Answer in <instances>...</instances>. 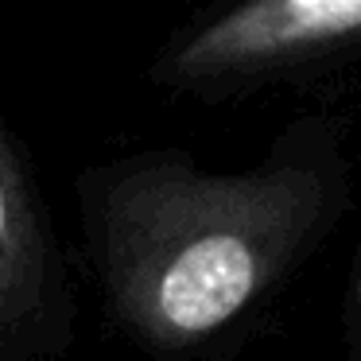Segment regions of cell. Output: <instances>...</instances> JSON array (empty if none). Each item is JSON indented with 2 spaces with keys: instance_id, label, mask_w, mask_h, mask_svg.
<instances>
[{
  "instance_id": "cell-1",
  "label": "cell",
  "mask_w": 361,
  "mask_h": 361,
  "mask_svg": "<svg viewBox=\"0 0 361 361\" xmlns=\"http://www.w3.org/2000/svg\"><path fill=\"white\" fill-rule=\"evenodd\" d=\"M82 214L113 322L183 357L280 288L322 226L326 175L307 159L202 171L183 152H144L86 171Z\"/></svg>"
},
{
  "instance_id": "cell-2",
  "label": "cell",
  "mask_w": 361,
  "mask_h": 361,
  "mask_svg": "<svg viewBox=\"0 0 361 361\" xmlns=\"http://www.w3.org/2000/svg\"><path fill=\"white\" fill-rule=\"evenodd\" d=\"M361 39V0H252L198 24L156 59V82L218 94L326 59Z\"/></svg>"
},
{
  "instance_id": "cell-3",
  "label": "cell",
  "mask_w": 361,
  "mask_h": 361,
  "mask_svg": "<svg viewBox=\"0 0 361 361\" xmlns=\"http://www.w3.org/2000/svg\"><path fill=\"white\" fill-rule=\"evenodd\" d=\"M71 283L27 159L0 117V361H43L71 345Z\"/></svg>"
},
{
  "instance_id": "cell-4",
  "label": "cell",
  "mask_w": 361,
  "mask_h": 361,
  "mask_svg": "<svg viewBox=\"0 0 361 361\" xmlns=\"http://www.w3.org/2000/svg\"><path fill=\"white\" fill-rule=\"evenodd\" d=\"M353 303H357V342H353V361H361V260H357V280H353Z\"/></svg>"
}]
</instances>
